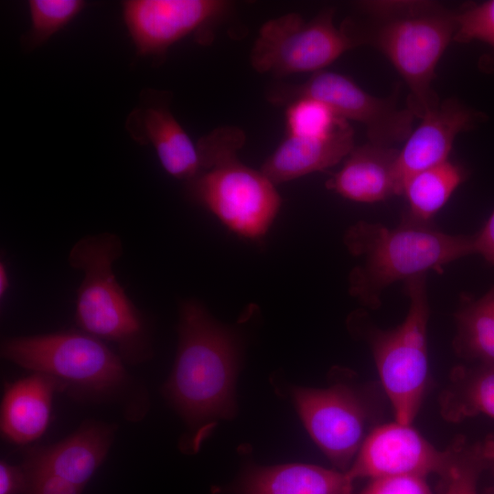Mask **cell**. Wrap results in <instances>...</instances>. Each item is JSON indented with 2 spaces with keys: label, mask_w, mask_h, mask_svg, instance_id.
I'll list each match as a JSON object with an SVG mask.
<instances>
[{
  "label": "cell",
  "mask_w": 494,
  "mask_h": 494,
  "mask_svg": "<svg viewBox=\"0 0 494 494\" xmlns=\"http://www.w3.org/2000/svg\"><path fill=\"white\" fill-rule=\"evenodd\" d=\"M341 30L354 48L370 46L392 64L409 89L407 108L421 118L440 103L435 69L456 29V9L436 1L366 0Z\"/></svg>",
  "instance_id": "obj_1"
},
{
  "label": "cell",
  "mask_w": 494,
  "mask_h": 494,
  "mask_svg": "<svg viewBox=\"0 0 494 494\" xmlns=\"http://www.w3.org/2000/svg\"><path fill=\"white\" fill-rule=\"evenodd\" d=\"M177 334L176 359L163 393L197 437L215 421L234 415L240 342L194 299L180 305Z\"/></svg>",
  "instance_id": "obj_2"
},
{
  "label": "cell",
  "mask_w": 494,
  "mask_h": 494,
  "mask_svg": "<svg viewBox=\"0 0 494 494\" xmlns=\"http://www.w3.org/2000/svg\"><path fill=\"white\" fill-rule=\"evenodd\" d=\"M343 242L361 262L349 275V292L364 306L376 309L382 292L393 283L440 271L474 254L473 235L449 234L430 223L404 217L396 228L365 220L351 225Z\"/></svg>",
  "instance_id": "obj_3"
},
{
  "label": "cell",
  "mask_w": 494,
  "mask_h": 494,
  "mask_svg": "<svg viewBox=\"0 0 494 494\" xmlns=\"http://www.w3.org/2000/svg\"><path fill=\"white\" fill-rule=\"evenodd\" d=\"M245 142L237 127H220L197 143L201 172L188 182L191 198L209 210L230 231L260 240L281 207L275 185L262 171L242 164L237 152Z\"/></svg>",
  "instance_id": "obj_4"
},
{
  "label": "cell",
  "mask_w": 494,
  "mask_h": 494,
  "mask_svg": "<svg viewBox=\"0 0 494 494\" xmlns=\"http://www.w3.org/2000/svg\"><path fill=\"white\" fill-rule=\"evenodd\" d=\"M123 253L112 232L87 235L70 249L69 263L83 278L77 289L75 321L79 329L112 343L124 363H143L153 354L150 329L113 272Z\"/></svg>",
  "instance_id": "obj_5"
},
{
  "label": "cell",
  "mask_w": 494,
  "mask_h": 494,
  "mask_svg": "<svg viewBox=\"0 0 494 494\" xmlns=\"http://www.w3.org/2000/svg\"><path fill=\"white\" fill-rule=\"evenodd\" d=\"M1 356L32 372L55 379L60 391L87 402L125 400L134 420L135 392L124 360L104 341L81 330L5 338Z\"/></svg>",
  "instance_id": "obj_6"
},
{
  "label": "cell",
  "mask_w": 494,
  "mask_h": 494,
  "mask_svg": "<svg viewBox=\"0 0 494 494\" xmlns=\"http://www.w3.org/2000/svg\"><path fill=\"white\" fill-rule=\"evenodd\" d=\"M409 308L404 320L392 329L373 325L365 313L355 311L347 320L352 335L370 347L380 385L395 421L412 424L429 386L427 324L430 316L426 274L405 281Z\"/></svg>",
  "instance_id": "obj_7"
},
{
  "label": "cell",
  "mask_w": 494,
  "mask_h": 494,
  "mask_svg": "<svg viewBox=\"0 0 494 494\" xmlns=\"http://www.w3.org/2000/svg\"><path fill=\"white\" fill-rule=\"evenodd\" d=\"M373 385L337 381L326 388H295L296 411L313 441L339 471L351 466L382 414Z\"/></svg>",
  "instance_id": "obj_8"
},
{
  "label": "cell",
  "mask_w": 494,
  "mask_h": 494,
  "mask_svg": "<svg viewBox=\"0 0 494 494\" xmlns=\"http://www.w3.org/2000/svg\"><path fill=\"white\" fill-rule=\"evenodd\" d=\"M333 8H326L310 20L288 13L265 22L252 46L250 60L260 73L280 77L317 72L354 48L333 21Z\"/></svg>",
  "instance_id": "obj_9"
},
{
  "label": "cell",
  "mask_w": 494,
  "mask_h": 494,
  "mask_svg": "<svg viewBox=\"0 0 494 494\" xmlns=\"http://www.w3.org/2000/svg\"><path fill=\"white\" fill-rule=\"evenodd\" d=\"M299 98L320 101L346 121L363 124L369 142L385 146L405 142L416 118L409 108L398 106V89L389 97L379 98L351 78L325 70L312 73L301 84L275 87L268 93L269 101L285 106Z\"/></svg>",
  "instance_id": "obj_10"
},
{
  "label": "cell",
  "mask_w": 494,
  "mask_h": 494,
  "mask_svg": "<svg viewBox=\"0 0 494 494\" xmlns=\"http://www.w3.org/2000/svg\"><path fill=\"white\" fill-rule=\"evenodd\" d=\"M220 0H126L123 16L137 53L163 57L185 37L199 33L228 11Z\"/></svg>",
  "instance_id": "obj_11"
},
{
  "label": "cell",
  "mask_w": 494,
  "mask_h": 494,
  "mask_svg": "<svg viewBox=\"0 0 494 494\" xmlns=\"http://www.w3.org/2000/svg\"><path fill=\"white\" fill-rule=\"evenodd\" d=\"M451 457L450 446L439 450L412 424L394 421L372 429L346 473L353 481L400 475L441 476Z\"/></svg>",
  "instance_id": "obj_12"
},
{
  "label": "cell",
  "mask_w": 494,
  "mask_h": 494,
  "mask_svg": "<svg viewBox=\"0 0 494 494\" xmlns=\"http://www.w3.org/2000/svg\"><path fill=\"white\" fill-rule=\"evenodd\" d=\"M126 129L136 143L154 148L171 177L188 182L201 172L197 144L170 112L162 93L143 91L139 104L127 117Z\"/></svg>",
  "instance_id": "obj_13"
},
{
  "label": "cell",
  "mask_w": 494,
  "mask_h": 494,
  "mask_svg": "<svg viewBox=\"0 0 494 494\" xmlns=\"http://www.w3.org/2000/svg\"><path fill=\"white\" fill-rule=\"evenodd\" d=\"M484 120L483 113L455 98L445 99L424 114L399 150L397 170L403 190L411 176L447 161L456 137Z\"/></svg>",
  "instance_id": "obj_14"
},
{
  "label": "cell",
  "mask_w": 494,
  "mask_h": 494,
  "mask_svg": "<svg viewBox=\"0 0 494 494\" xmlns=\"http://www.w3.org/2000/svg\"><path fill=\"white\" fill-rule=\"evenodd\" d=\"M114 433L113 424L86 422L58 443L28 448L22 467L26 471L48 472L84 488L104 461Z\"/></svg>",
  "instance_id": "obj_15"
},
{
  "label": "cell",
  "mask_w": 494,
  "mask_h": 494,
  "mask_svg": "<svg viewBox=\"0 0 494 494\" xmlns=\"http://www.w3.org/2000/svg\"><path fill=\"white\" fill-rule=\"evenodd\" d=\"M399 150L370 142L358 145L341 168L326 182V188L356 202L375 203L403 195L398 177Z\"/></svg>",
  "instance_id": "obj_16"
},
{
  "label": "cell",
  "mask_w": 494,
  "mask_h": 494,
  "mask_svg": "<svg viewBox=\"0 0 494 494\" xmlns=\"http://www.w3.org/2000/svg\"><path fill=\"white\" fill-rule=\"evenodd\" d=\"M354 147V131L345 120L326 136L287 135L260 170L276 185L332 167Z\"/></svg>",
  "instance_id": "obj_17"
},
{
  "label": "cell",
  "mask_w": 494,
  "mask_h": 494,
  "mask_svg": "<svg viewBox=\"0 0 494 494\" xmlns=\"http://www.w3.org/2000/svg\"><path fill=\"white\" fill-rule=\"evenodd\" d=\"M58 391L60 387L55 379L36 372L8 384L1 403L3 437L17 445L38 439L48 426L53 397Z\"/></svg>",
  "instance_id": "obj_18"
},
{
  "label": "cell",
  "mask_w": 494,
  "mask_h": 494,
  "mask_svg": "<svg viewBox=\"0 0 494 494\" xmlns=\"http://www.w3.org/2000/svg\"><path fill=\"white\" fill-rule=\"evenodd\" d=\"M346 472L309 464H285L251 470L241 494H353Z\"/></svg>",
  "instance_id": "obj_19"
},
{
  "label": "cell",
  "mask_w": 494,
  "mask_h": 494,
  "mask_svg": "<svg viewBox=\"0 0 494 494\" xmlns=\"http://www.w3.org/2000/svg\"><path fill=\"white\" fill-rule=\"evenodd\" d=\"M439 413L448 423L478 414L494 418V365H458L438 397Z\"/></svg>",
  "instance_id": "obj_20"
},
{
  "label": "cell",
  "mask_w": 494,
  "mask_h": 494,
  "mask_svg": "<svg viewBox=\"0 0 494 494\" xmlns=\"http://www.w3.org/2000/svg\"><path fill=\"white\" fill-rule=\"evenodd\" d=\"M454 317L455 353L470 362L494 365V285L478 298L465 296Z\"/></svg>",
  "instance_id": "obj_21"
},
{
  "label": "cell",
  "mask_w": 494,
  "mask_h": 494,
  "mask_svg": "<svg viewBox=\"0 0 494 494\" xmlns=\"http://www.w3.org/2000/svg\"><path fill=\"white\" fill-rule=\"evenodd\" d=\"M466 178L467 171L449 160L411 176L403 185L408 205L403 217L430 223Z\"/></svg>",
  "instance_id": "obj_22"
},
{
  "label": "cell",
  "mask_w": 494,
  "mask_h": 494,
  "mask_svg": "<svg viewBox=\"0 0 494 494\" xmlns=\"http://www.w3.org/2000/svg\"><path fill=\"white\" fill-rule=\"evenodd\" d=\"M449 446L451 462L439 476L437 494H478L479 477L488 468L483 441L470 443L459 435Z\"/></svg>",
  "instance_id": "obj_23"
},
{
  "label": "cell",
  "mask_w": 494,
  "mask_h": 494,
  "mask_svg": "<svg viewBox=\"0 0 494 494\" xmlns=\"http://www.w3.org/2000/svg\"><path fill=\"white\" fill-rule=\"evenodd\" d=\"M86 6L82 0L28 1L30 28L22 39L26 48L34 49L70 23Z\"/></svg>",
  "instance_id": "obj_24"
},
{
  "label": "cell",
  "mask_w": 494,
  "mask_h": 494,
  "mask_svg": "<svg viewBox=\"0 0 494 494\" xmlns=\"http://www.w3.org/2000/svg\"><path fill=\"white\" fill-rule=\"evenodd\" d=\"M345 119L338 116L324 102L312 98H299L286 105L287 135L326 136L334 132Z\"/></svg>",
  "instance_id": "obj_25"
},
{
  "label": "cell",
  "mask_w": 494,
  "mask_h": 494,
  "mask_svg": "<svg viewBox=\"0 0 494 494\" xmlns=\"http://www.w3.org/2000/svg\"><path fill=\"white\" fill-rule=\"evenodd\" d=\"M478 40L494 48V0L466 4L456 9L454 40L467 43Z\"/></svg>",
  "instance_id": "obj_26"
},
{
  "label": "cell",
  "mask_w": 494,
  "mask_h": 494,
  "mask_svg": "<svg viewBox=\"0 0 494 494\" xmlns=\"http://www.w3.org/2000/svg\"><path fill=\"white\" fill-rule=\"evenodd\" d=\"M359 494H435L425 477L415 475L387 476L370 479Z\"/></svg>",
  "instance_id": "obj_27"
},
{
  "label": "cell",
  "mask_w": 494,
  "mask_h": 494,
  "mask_svg": "<svg viewBox=\"0 0 494 494\" xmlns=\"http://www.w3.org/2000/svg\"><path fill=\"white\" fill-rule=\"evenodd\" d=\"M25 472L27 476L26 494H81L83 489L48 472Z\"/></svg>",
  "instance_id": "obj_28"
},
{
  "label": "cell",
  "mask_w": 494,
  "mask_h": 494,
  "mask_svg": "<svg viewBox=\"0 0 494 494\" xmlns=\"http://www.w3.org/2000/svg\"><path fill=\"white\" fill-rule=\"evenodd\" d=\"M27 476L23 467L0 462V494L26 493Z\"/></svg>",
  "instance_id": "obj_29"
},
{
  "label": "cell",
  "mask_w": 494,
  "mask_h": 494,
  "mask_svg": "<svg viewBox=\"0 0 494 494\" xmlns=\"http://www.w3.org/2000/svg\"><path fill=\"white\" fill-rule=\"evenodd\" d=\"M473 238L475 254H480L489 263L494 265V210Z\"/></svg>",
  "instance_id": "obj_30"
},
{
  "label": "cell",
  "mask_w": 494,
  "mask_h": 494,
  "mask_svg": "<svg viewBox=\"0 0 494 494\" xmlns=\"http://www.w3.org/2000/svg\"><path fill=\"white\" fill-rule=\"evenodd\" d=\"M484 451L487 457L488 468L492 475V484L486 488L483 494H494V434L489 435L483 440Z\"/></svg>",
  "instance_id": "obj_31"
},
{
  "label": "cell",
  "mask_w": 494,
  "mask_h": 494,
  "mask_svg": "<svg viewBox=\"0 0 494 494\" xmlns=\"http://www.w3.org/2000/svg\"><path fill=\"white\" fill-rule=\"evenodd\" d=\"M9 276L6 265L4 262L0 263V298H5L9 288Z\"/></svg>",
  "instance_id": "obj_32"
}]
</instances>
